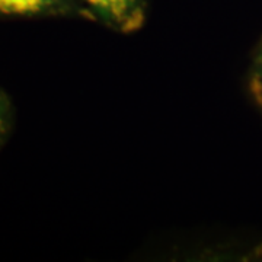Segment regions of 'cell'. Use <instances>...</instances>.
I'll list each match as a JSON object with an SVG mask.
<instances>
[{
    "label": "cell",
    "instance_id": "6da1fadb",
    "mask_svg": "<svg viewBox=\"0 0 262 262\" xmlns=\"http://www.w3.org/2000/svg\"><path fill=\"white\" fill-rule=\"evenodd\" d=\"M50 0H0V13L3 15H29L46 8Z\"/></svg>",
    "mask_w": 262,
    "mask_h": 262
},
{
    "label": "cell",
    "instance_id": "7a4b0ae2",
    "mask_svg": "<svg viewBox=\"0 0 262 262\" xmlns=\"http://www.w3.org/2000/svg\"><path fill=\"white\" fill-rule=\"evenodd\" d=\"M86 2H89L95 9H98L115 20L127 18L133 5V0H86Z\"/></svg>",
    "mask_w": 262,
    "mask_h": 262
},
{
    "label": "cell",
    "instance_id": "3957f363",
    "mask_svg": "<svg viewBox=\"0 0 262 262\" xmlns=\"http://www.w3.org/2000/svg\"><path fill=\"white\" fill-rule=\"evenodd\" d=\"M253 88H255V94L258 95L259 102L262 103V63L255 75V79H253Z\"/></svg>",
    "mask_w": 262,
    "mask_h": 262
}]
</instances>
